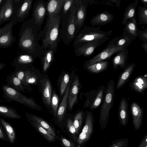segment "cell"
Masks as SVG:
<instances>
[{
	"label": "cell",
	"mask_w": 147,
	"mask_h": 147,
	"mask_svg": "<svg viewBox=\"0 0 147 147\" xmlns=\"http://www.w3.org/2000/svg\"><path fill=\"white\" fill-rule=\"evenodd\" d=\"M40 31L32 18L22 23L18 34V48L35 57L42 56L46 50L39 43Z\"/></svg>",
	"instance_id": "1"
},
{
	"label": "cell",
	"mask_w": 147,
	"mask_h": 147,
	"mask_svg": "<svg viewBox=\"0 0 147 147\" xmlns=\"http://www.w3.org/2000/svg\"><path fill=\"white\" fill-rule=\"evenodd\" d=\"M61 21L60 15L52 17L48 16L43 30L39 33L41 47L44 50L52 49L56 53L60 39Z\"/></svg>",
	"instance_id": "2"
},
{
	"label": "cell",
	"mask_w": 147,
	"mask_h": 147,
	"mask_svg": "<svg viewBox=\"0 0 147 147\" xmlns=\"http://www.w3.org/2000/svg\"><path fill=\"white\" fill-rule=\"evenodd\" d=\"M112 32V30L103 31L100 29L99 27L85 26L75 37L73 41V47L75 48L86 43L93 41L97 42L102 45L110 38Z\"/></svg>",
	"instance_id": "3"
},
{
	"label": "cell",
	"mask_w": 147,
	"mask_h": 147,
	"mask_svg": "<svg viewBox=\"0 0 147 147\" xmlns=\"http://www.w3.org/2000/svg\"><path fill=\"white\" fill-rule=\"evenodd\" d=\"M76 9V4L66 14L60 16V37L66 45H69L76 36L75 16Z\"/></svg>",
	"instance_id": "4"
},
{
	"label": "cell",
	"mask_w": 147,
	"mask_h": 147,
	"mask_svg": "<svg viewBox=\"0 0 147 147\" xmlns=\"http://www.w3.org/2000/svg\"><path fill=\"white\" fill-rule=\"evenodd\" d=\"M115 82L110 80L105 87L102 104L100 109L99 123L102 129L106 127L109 118V111L113 106L115 95Z\"/></svg>",
	"instance_id": "5"
},
{
	"label": "cell",
	"mask_w": 147,
	"mask_h": 147,
	"mask_svg": "<svg viewBox=\"0 0 147 147\" xmlns=\"http://www.w3.org/2000/svg\"><path fill=\"white\" fill-rule=\"evenodd\" d=\"M2 89L3 91V97L7 101H15L31 108L41 110L40 107L32 98L28 97L15 89L5 85L3 86Z\"/></svg>",
	"instance_id": "6"
},
{
	"label": "cell",
	"mask_w": 147,
	"mask_h": 147,
	"mask_svg": "<svg viewBox=\"0 0 147 147\" xmlns=\"http://www.w3.org/2000/svg\"><path fill=\"white\" fill-rule=\"evenodd\" d=\"M23 0H4L0 6V26L15 15Z\"/></svg>",
	"instance_id": "7"
},
{
	"label": "cell",
	"mask_w": 147,
	"mask_h": 147,
	"mask_svg": "<svg viewBox=\"0 0 147 147\" xmlns=\"http://www.w3.org/2000/svg\"><path fill=\"white\" fill-rule=\"evenodd\" d=\"M17 21L14 17L5 26L0 28V48H7L11 46L16 40L13 34V28Z\"/></svg>",
	"instance_id": "8"
},
{
	"label": "cell",
	"mask_w": 147,
	"mask_h": 147,
	"mask_svg": "<svg viewBox=\"0 0 147 147\" xmlns=\"http://www.w3.org/2000/svg\"><path fill=\"white\" fill-rule=\"evenodd\" d=\"M76 5L75 23L76 35L84 25L86 9L89 5L88 0H77Z\"/></svg>",
	"instance_id": "9"
},
{
	"label": "cell",
	"mask_w": 147,
	"mask_h": 147,
	"mask_svg": "<svg viewBox=\"0 0 147 147\" xmlns=\"http://www.w3.org/2000/svg\"><path fill=\"white\" fill-rule=\"evenodd\" d=\"M125 48L117 47L113 45H107V47L92 58L87 60L84 63L85 67L95 63L108 59L115 53Z\"/></svg>",
	"instance_id": "10"
},
{
	"label": "cell",
	"mask_w": 147,
	"mask_h": 147,
	"mask_svg": "<svg viewBox=\"0 0 147 147\" xmlns=\"http://www.w3.org/2000/svg\"><path fill=\"white\" fill-rule=\"evenodd\" d=\"M46 2L43 0H37L34 3L32 18L41 30V26L47 14Z\"/></svg>",
	"instance_id": "11"
},
{
	"label": "cell",
	"mask_w": 147,
	"mask_h": 147,
	"mask_svg": "<svg viewBox=\"0 0 147 147\" xmlns=\"http://www.w3.org/2000/svg\"><path fill=\"white\" fill-rule=\"evenodd\" d=\"M93 121L92 113L86 111L85 124L77 140L79 145L86 142L90 138L93 132Z\"/></svg>",
	"instance_id": "12"
},
{
	"label": "cell",
	"mask_w": 147,
	"mask_h": 147,
	"mask_svg": "<svg viewBox=\"0 0 147 147\" xmlns=\"http://www.w3.org/2000/svg\"><path fill=\"white\" fill-rule=\"evenodd\" d=\"M101 45L96 41L87 42L75 48L74 53L77 56L89 57L93 54L96 49Z\"/></svg>",
	"instance_id": "13"
},
{
	"label": "cell",
	"mask_w": 147,
	"mask_h": 147,
	"mask_svg": "<svg viewBox=\"0 0 147 147\" xmlns=\"http://www.w3.org/2000/svg\"><path fill=\"white\" fill-rule=\"evenodd\" d=\"M33 1L32 0H23L14 16L17 22H23L28 17Z\"/></svg>",
	"instance_id": "14"
},
{
	"label": "cell",
	"mask_w": 147,
	"mask_h": 147,
	"mask_svg": "<svg viewBox=\"0 0 147 147\" xmlns=\"http://www.w3.org/2000/svg\"><path fill=\"white\" fill-rule=\"evenodd\" d=\"M113 14L105 11L94 16L90 20V24L92 26H102L111 22L113 20Z\"/></svg>",
	"instance_id": "15"
},
{
	"label": "cell",
	"mask_w": 147,
	"mask_h": 147,
	"mask_svg": "<svg viewBox=\"0 0 147 147\" xmlns=\"http://www.w3.org/2000/svg\"><path fill=\"white\" fill-rule=\"evenodd\" d=\"M131 111L134 128L138 130L142 123L143 110L138 104L134 102L131 105Z\"/></svg>",
	"instance_id": "16"
},
{
	"label": "cell",
	"mask_w": 147,
	"mask_h": 147,
	"mask_svg": "<svg viewBox=\"0 0 147 147\" xmlns=\"http://www.w3.org/2000/svg\"><path fill=\"white\" fill-rule=\"evenodd\" d=\"M134 62L126 65L122 72L119 75L116 89L118 90L123 87L129 80L135 67Z\"/></svg>",
	"instance_id": "17"
},
{
	"label": "cell",
	"mask_w": 147,
	"mask_h": 147,
	"mask_svg": "<svg viewBox=\"0 0 147 147\" xmlns=\"http://www.w3.org/2000/svg\"><path fill=\"white\" fill-rule=\"evenodd\" d=\"M65 0H51L46 2V7L48 17L59 15Z\"/></svg>",
	"instance_id": "18"
},
{
	"label": "cell",
	"mask_w": 147,
	"mask_h": 147,
	"mask_svg": "<svg viewBox=\"0 0 147 147\" xmlns=\"http://www.w3.org/2000/svg\"><path fill=\"white\" fill-rule=\"evenodd\" d=\"M129 51L127 47L124 48L117 53L112 59L113 67L115 70L119 68H124L126 65L128 58Z\"/></svg>",
	"instance_id": "19"
},
{
	"label": "cell",
	"mask_w": 147,
	"mask_h": 147,
	"mask_svg": "<svg viewBox=\"0 0 147 147\" xmlns=\"http://www.w3.org/2000/svg\"><path fill=\"white\" fill-rule=\"evenodd\" d=\"M136 18V17L129 20L126 23L122 34L129 36L133 40L138 36V29Z\"/></svg>",
	"instance_id": "20"
},
{
	"label": "cell",
	"mask_w": 147,
	"mask_h": 147,
	"mask_svg": "<svg viewBox=\"0 0 147 147\" xmlns=\"http://www.w3.org/2000/svg\"><path fill=\"white\" fill-rule=\"evenodd\" d=\"M118 117L121 124L125 126L128 120L129 112L127 101L124 97L121 98L119 103Z\"/></svg>",
	"instance_id": "21"
},
{
	"label": "cell",
	"mask_w": 147,
	"mask_h": 147,
	"mask_svg": "<svg viewBox=\"0 0 147 147\" xmlns=\"http://www.w3.org/2000/svg\"><path fill=\"white\" fill-rule=\"evenodd\" d=\"M34 57L24 53L19 54L16 57L11 65L16 67H26L32 63Z\"/></svg>",
	"instance_id": "22"
},
{
	"label": "cell",
	"mask_w": 147,
	"mask_h": 147,
	"mask_svg": "<svg viewBox=\"0 0 147 147\" xmlns=\"http://www.w3.org/2000/svg\"><path fill=\"white\" fill-rule=\"evenodd\" d=\"M42 93L43 100L47 105H51L52 90L49 80L44 78L42 81Z\"/></svg>",
	"instance_id": "23"
},
{
	"label": "cell",
	"mask_w": 147,
	"mask_h": 147,
	"mask_svg": "<svg viewBox=\"0 0 147 147\" xmlns=\"http://www.w3.org/2000/svg\"><path fill=\"white\" fill-rule=\"evenodd\" d=\"M80 84L78 79L77 77H76L70 89L68 96L69 106L71 109H72L74 105L77 101Z\"/></svg>",
	"instance_id": "24"
},
{
	"label": "cell",
	"mask_w": 147,
	"mask_h": 147,
	"mask_svg": "<svg viewBox=\"0 0 147 147\" xmlns=\"http://www.w3.org/2000/svg\"><path fill=\"white\" fill-rule=\"evenodd\" d=\"M129 86L134 91L143 94L147 87V78L143 76L137 77L130 83Z\"/></svg>",
	"instance_id": "25"
},
{
	"label": "cell",
	"mask_w": 147,
	"mask_h": 147,
	"mask_svg": "<svg viewBox=\"0 0 147 147\" xmlns=\"http://www.w3.org/2000/svg\"><path fill=\"white\" fill-rule=\"evenodd\" d=\"M138 0H135L130 4L126 8L123 13L122 24L125 25L126 23L129 20L136 17V10L138 5Z\"/></svg>",
	"instance_id": "26"
},
{
	"label": "cell",
	"mask_w": 147,
	"mask_h": 147,
	"mask_svg": "<svg viewBox=\"0 0 147 147\" xmlns=\"http://www.w3.org/2000/svg\"><path fill=\"white\" fill-rule=\"evenodd\" d=\"M26 116L32 121L37 123L44 129L50 134L54 137L56 134L53 128L43 119L39 117L31 114H27Z\"/></svg>",
	"instance_id": "27"
},
{
	"label": "cell",
	"mask_w": 147,
	"mask_h": 147,
	"mask_svg": "<svg viewBox=\"0 0 147 147\" xmlns=\"http://www.w3.org/2000/svg\"><path fill=\"white\" fill-rule=\"evenodd\" d=\"M70 84L71 82H69L67 86L62 101L57 111V116L59 121L61 122L62 121L66 110Z\"/></svg>",
	"instance_id": "28"
},
{
	"label": "cell",
	"mask_w": 147,
	"mask_h": 147,
	"mask_svg": "<svg viewBox=\"0 0 147 147\" xmlns=\"http://www.w3.org/2000/svg\"><path fill=\"white\" fill-rule=\"evenodd\" d=\"M133 40L129 36L122 34L120 37H117L111 40L108 45H113L117 47H127Z\"/></svg>",
	"instance_id": "29"
},
{
	"label": "cell",
	"mask_w": 147,
	"mask_h": 147,
	"mask_svg": "<svg viewBox=\"0 0 147 147\" xmlns=\"http://www.w3.org/2000/svg\"><path fill=\"white\" fill-rule=\"evenodd\" d=\"M109 63L107 61H102L84 67L87 70L92 74H98L107 70Z\"/></svg>",
	"instance_id": "30"
},
{
	"label": "cell",
	"mask_w": 147,
	"mask_h": 147,
	"mask_svg": "<svg viewBox=\"0 0 147 147\" xmlns=\"http://www.w3.org/2000/svg\"><path fill=\"white\" fill-rule=\"evenodd\" d=\"M55 53L53 50L48 49L42 56V65L43 70L45 71L49 68L54 58Z\"/></svg>",
	"instance_id": "31"
},
{
	"label": "cell",
	"mask_w": 147,
	"mask_h": 147,
	"mask_svg": "<svg viewBox=\"0 0 147 147\" xmlns=\"http://www.w3.org/2000/svg\"><path fill=\"white\" fill-rule=\"evenodd\" d=\"M0 114L8 118L19 119L21 118L20 116L14 109L0 104Z\"/></svg>",
	"instance_id": "32"
},
{
	"label": "cell",
	"mask_w": 147,
	"mask_h": 147,
	"mask_svg": "<svg viewBox=\"0 0 147 147\" xmlns=\"http://www.w3.org/2000/svg\"><path fill=\"white\" fill-rule=\"evenodd\" d=\"M105 87L102 85L98 87V90L96 95L90 107V110H94L97 109L100 105L103 97Z\"/></svg>",
	"instance_id": "33"
},
{
	"label": "cell",
	"mask_w": 147,
	"mask_h": 147,
	"mask_svg": "<svg viewBox=\"0 0 147 147\" xmlns=\"http://www.w3.org/2000/svg\"><path fill=\"white\" fill-rule=\"evenodd\" d=\"M31 123L35 129L49 142H52L55 141V137L50 134L44 129L35 122L32 121Z\"/></svg>",
	"instance_id": "34"
},
{
	"label": "cell",
	"mask_w": 147,
	"mask_h": 147,
	"mask_svg": "<svg viewBox=\"0 0 147 147\" xmlns=\"http://www.w3.org/2000/svg\"><path fill=\"white\" fill-rule=\"evenodd\" d=\"M8 84L11 85V86L15 89L22 92H25L23 85L20 80L14 75L13 72L8 77L7 79Z\"/></svg>",
	"instance_id": "35"
},
{
	"label": "cell",
	"mask_w": 147,
	"mask_h": 147,
	"mask_svg": "<svg viewBox=\"0 0 147 147\" xmlns=\"http://www.w3.org/2000/svg\"><path fill=\"white\" fill-rule=\"evenodd\" d=\"M0 121L5 128L10 142L13 143L16 136L14 129L11 126L3 119L0 118Z\"/></svg>",
	"instance_id": "36"
},
{
	"label": "cell",
	"mask_w": 147,
	"mask_h": 147,
	"mask_svg": "<svg viewBox=\"0 0 147 147\" xmlns=\"http://www.w3.org/2000/svg\"><path fill=\"white\" fill-rule=\"evenodd\" d=\"M138 9L139 24L147 25V7L144 6H139Z\"/></svg>",
	"instance_id": "37"
},
{
	"label": "cell",
	"mask_w": 147,
	"mask_h": 147,
	"mask_svg": "<svg viewBox=\"0 0 147 147\" xmlns=\"http://www.w3.org/2000/svg\"><path fill=\"white\" fill-rule=\"evenodd\" d=\"M24 82L23 85L26 86L28 84H35L37 80L36 76L29 70H24Z\"/></svg>",
	"instance_id": "38"
},
{
	"label": "cell",
	"mask_w": 147,
	"mask_h": 147,
	"mask_svg": "<svg viewBox=\"0 0 147 147\" xmlns=\"http://www.w3.org/2000/svg\"><path fill=\"white\" fill-rule=\"evenodd\" d=\"M83 115V112L81 111L78 113L74 117L73 123L76 129V134L78 133L82 125Z\"/></svg>",
	"instance_id": "39"
},
{
	"label": "cell",
	"mask_w": 147,
	"mask_h": 147,
	"mask_svg": "<svg viewBox=\"0 0 147 147\" xmlns=\"http://www.w3.org/2000/svg\"><path fill=\"white\" fill-rule=\"evenodd\" d=\"M59 103V98L55 92L54 91L52 95L51 105L55 116L57 114Z\"/></svg>",
	"instance_id": "40"
},
{
	"label": "cell",
	"mask_w": 147,
	"mask_h": 147,
	"mask_svg": "<svg viewBox=\"0 0 147 147\" xmlns=\"http://www.w3.org/2000/svg\"><path fill=\"white\" fill-rule=\"evenodd\" d=\"M77 0H65L63 7V14H65L76 4Z\"/></svg>",
	"instance_id": "41"
},
{
	"label": "cell",
	"mask_w": 147,
	"mask_h": 147,
	"mask_svg": "<svg viewBox=\"0 0 147 147\" xmlns=\"http://www.w3.org/2000/svg\"><path fill=\"white\" fill-rule=\"evenodd\" d=\"M69 80L68 74H65L63 78L60 85V93L61 95H63L65 92Z\"/></svg>",
	"instance_id": "42"
},
{
	"label": "cell",
	"mask_w": 147,
	"mask_h": 147,
	"mask_svg": "<svg viewBox=\"0 0 147 147\" xmlns=\"http://www.w3.org/2000/svg\"><path fill=\"white\" fill-rule=\"evenodd\" d=\"M127 143L126 139L117 140L113 141L109 147H126Z\"/></svg>",
	"instance_id": "43"
},
{
	"label": "cell",
	"mask_w": 147,
	"mask_h": 147,
	"mask_svg": "<svg viewBox=\"0 0 147 147\" xmlns=\"http://www.w3.org/2000/svg\"><path fill=\"white\" fill-rule=\"evenodd\" d=\"M89 5H103L115 6V5L108 2L107 0H88Z\"/></svg>",
	"instance_id": "44"
},
{
	"label": "cell",
	"mask_w": 147,
	"mask_h": 147,
	"mask_svg": "<svg viewBox=\"0 0 147 147\" xmlns=\"http://www.w3.org/2000/svg\"><path fill=\"white\" fill-rule=\"evenodd\" d=\"M138 36L144 42H147V28L143 30H138Z\"/></svg>",
	"instance_id": "45"
},
{
	"label": "cell",
	"mask_w": 147,
	"mask_h": 147,
	"mask_svg": "<svg viewBox=\"0 0 147 147\" xmlns=\"http://www.w3.org/2000/svg\"><path fill=\"white\" fill-rule=\"evenodd\" d=\"M67 126L69 131L73 135H75L76 134V129L74 125L73 121L71 119H69L67 120Z\"/></svg>",
	"instance_id": "46"
},
{
	"label": "cell",
	"mask_w": 147,
	"mask_h": 147,
	"mask_svg": "<svg viewBox=\"0 0 147 147\" xmlns=\"http://www.w3.org/2000/svg\"><path fill=\"white\" fill-rule=\"evenodd\" d=\"M61 140L63 144L66 147H80L79 145H76L73 142L65 138H62Z\"/></svg>",
	"instance_id": "47"
},
{
	"label": "cell",
	"mask_w": 147,
	"mask_h": 147,
	"mask_svg": "<svg viewBox=\"0 0 147 147\" xmlns=\"http://www.w3.org/2000/svg\"><path fill=\"white\" fill-rule=\"evenodd\" d=\"M107 1L110 3L115 4V6L117 7H119L120 5L121 0H107Z\"/></svg>",
	"instance_id": "48"
},
{
	"label": "cell",
	"mask_w": 147,
	"mask_h": 147,
	"mask_svg": "<svg viewBox=\"0 0 147 147\" xmlns=\"http://www.w3.org/2000/svg\"><path fill=\"white\" fill-rule=\"evenodd\" d=\"M147 142V136L146 135L142 140L138 147H144L146 143Z\"/></svg>",
	"instance_id": "49"
},
{
	"label": "cell",
	"mask_w": 147,
	"mask_h": 147,
	"mask_svg": "<svg viewBox=\"0 0 147 147\" xmlns=\"http://www.w3.org/2000/svg\"><path fill=\"white\" fill-rule=\"evenodd\" d=\"M141 46L144 51L147 53V42H143L142 43L141 45Z\"/></svg>",
	"instance_id": "50"
},
{
	"label": "cell",
	"mask_w": 147,
	"mask_h": 147,
	"mask_svg": "<svg viewBox=\"0 0 147 147\" xmlns=\"http://www.w3.org/2000/svg\"><path fill=\"white\" fill-rule=\"evenodd\" d=\"M141 3L144 4V6L147 7V0H140Z\"/></svg>",
	"instance_id": "51"
},
{
	"label": "cell",
	"mask_w": 147,
	"mask_h": 147,
	"mask_svg": "<svg viewBox=\"0 0 147 147\" xmlns=\"http://www.w3.org/2000/svg\"><path fill=\"white\" fill-rule=\"evenodd\" d=\"M4 137L3 134L2 132L1 129L0 128V138L2 139Z\"/></svg>",
	"instance_id": "52"
},
{
	"label": "cell",
	"mask_w": 147,
	"mask_h": 147,
	"mask_svg": "<svg viewBox=\"0 0 147 147\" xmlns=\"http://www.w3.org/2000/svg\"><path fill=\"white\" fill-rule=\"evenodd\" d=\"M5 65L4 63H0V70L3 68L5 66Z\"/></svg>",
	"instance_id": "53"
},
{
	"label": "cell",
	"mask_w": 147,
	"mask_h": 147,
	"mask_svg": "<svg viewBox=\"0 0 147 147\" xmlns=\"http://www.w3.org/2000/svg\"><path fill=\"white\" fill-rule=\"evenodd\" d=\"M4 0H0V6L3 2Z\"/></svg>",
	"instance_id": "54"
},
{
	"label": "cell",
	"mask_w": 147,
	"mask_h": 147,
	"mask_svg": "<svg viewBox=\"0 0 147 147\" xmlns=\"http://www.w3.org/2000/svg\"><path fill=\"white\" fill-rule=\"evenodd\" d=\"M143 76L146 78H147V74H146V75H144V76Z\"/></svg>",
	"instance_id": "55"
},
{
	"label": "cell",
	"mask_w": 147,
	"mask_h": 147,
	"mask_svg": "<svg viewBox=\"0 0 147 147\" xmlns=\"http://www.w3.org/2000/svg\"><path fill=\"white\" fill-rule=\"evenodd\" d=\"M144 147H147V142L146 143Z\"/></svg>",
	"instance_id": "56"
}]
</instances>
